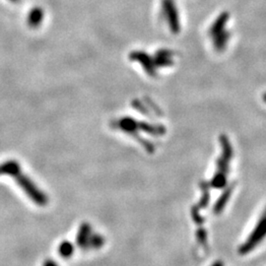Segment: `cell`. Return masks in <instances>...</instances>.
I'll return each instance as SVG.
<instances>
[{"label":"cell","instance_id":"1","mask_svg":"<svg viewBox=\"0 0 266 266\" xmlns=\"http://www.w3.org/2000/svg\"><path fill=\"white\" fill-rule=\"evenodd\" d=\"M163 11L167 17L171 29L177 32L179 29V21L177 14V6L174 0H163Z\"/></svg>","mask_w":266,"mask_h":266},{"label":"cell","instance_id":"2","mask_svg":"<svg viewBox=\"0 0 266 266\" xmlns=\"http://www.w3.org/2000/svg\"><path fill=\"white\" fill-rule=\"evenodd\" d=\"M91 226L87 224V223H84L80 226L79 228V231H78V234L76 236V242H77V245L81 248V249H84V250H88V242L90 236H91Z\"/></svg>","mask_w":266,"mask_h":266},{"label":"cell","instance_id":"3","mask_svg":"<svg viewBox=\"0 0 266 266\" xmlns=\"http://www.w3.org/2000/svg\"><path fill=\"white\" fill-rule=\"evenodd\" d=\"M228 20H229L228 12H223L222 14H220V16L216 19V21L212 24L210 31H209L210 35L213 37V36L221 33L222 31H224Z\"/></svg>","mask_w":266,"mask_h":266},{"label":"cell","instance_id":"4","mask_svg":"<svg viewBox=\"0 0 266 266\" xmlns=\"http://www.w3.org/2000/svg\"><path fill=\"white\" fill-rule=\"evenodd\" d=\"M214 37V45L215 47L218 49V50H222L225 48L226 44L228 43L230 37H231V34L227 31H222L221 33L213 36Z\"/></svg>","mask_w":266,"mask_h":266},{"label":"cell","instance_id":"5","mask_svg":"<svg viewBox=\"0 0 266 266\" xmlns=\"http://www.w3.org/2000/svg\"><path fill=\"white\" fill-rule=\"evenodd\" d=\"M220 142L223 148V158L230 162L233 158V147L230 144V141L226 135L220 136Z\"/></svg>","mask_w":266,"mask_h":266},{"label":"cell","instance_id":"6","mask_svg":"<svg viewBox=\"0 0 266 266\" xmlns=\"http://www.w3.org/2000/svg\"><path fill=\"white\" fill-rule=\"evenodd\" d=\"M59 254L64 257V258H68L70 257L74 252V247L73 245L70 243V242H62L60 245H59Z\"/></svg>","mask_w":266,"mask_h":266},{"label":"cell","instance_id":"7","mask_svg":"<svg viewBox=\"0 0 266 266\" xmlns=\"http://www.w3.org/2000/svg\"><path fill=\"white\" fill-rule=\"evenodd\" d=\"M104 242H105L104 238L99 234L91 235L89 238L88 249H95V250L101 249L103 247Z\"/></svg>","mask_w":266,"mask_h":266},{"label":"cell","instance_id":"8","mask_svg":"<svg viewBox=\"0 0 266 266\" xmlns=\"http://www.w3.org/2000/svg\"><path fill=\"white\" fill-rule=\"evenodd\" d=\"M232 192H233V185H232L231 188L227 189V190L224 192L223 195L219 198L218 202H217L216 205H215V208H214V211H215V212H220L222 209L224 208L225 204L227 203V201H228V199H229V197H230V195L232 194Z\"/></svg>","mask_w":266,"mask_h":266},{"label":"cell","instance_id":"9","mask_svg":"<svg viewBox=\"0 0 266 266\" xmlns=\"http://www.w3.org/2000/svg\"><path fill=\"white\" fill-rule=\"evenodd\" d=\"M211 184L216 188V189H222L225 188L227 184V177H226V174L219 172L215 175V177H213Z\"/></svg>","mask_w":266,"mask_h":266},{"label":"cell","instance_id":"10","mask_svg":"<svg viewBox=\"0 0 266 266\" xmlns=\"http://www.w3.org/2000/svg\"><path fill=\"white\" fill-rule=\"evenodd\" d=\"M43 20V11L41 9H35L31 15V21L34 25H37Z\"/></svg>","mask_w":266,"mask_h":266},{"label":"cell","instance_id":"11","mask_svg":"<svg viewBox=\"0 0 266 266\" xmlns=\"http://www.w3.org/2000/svg\"><path fill=\"white\" fill-rule=\"evenodd\" d=\"M217 165H218V168H219L220 172L226 174V175L229 173V171H230V169H229V162H228L227 160H225L223 157H222L221 159L218 160Z\"/></svg>","mask_w":266,"mask_h":266},{"label":"cell","instance_id":"12","mask_svg":"<svg viewBox=\"0 0 266 266\" xmlns=\"http://www.w3.org/2000/svg\"><path fill=\"white\" fill-rule=\"evenodd\" d=\"M197 240L201 244H204L206 242V233L203 230H200V231L198 230V232H197Z\"/></svg>","mask_w":266,"mask_h":266},{"label":"cell","instance_id":"13","mask_svg":"<svg viewBox=\"0 0 266 266\" xmlns=\"http://www.w3.org/2000/svg\"><path fill=\"white\" fill-rule=\"evenodd\" d=\"M192 214H193V219H194V221L197 222L198 224L202 222V218H201V216H200V214H199L197 208H193V209H192Z\"/></svg>","mask_w":266,"mask_h":266},{"label":"cell","instance_id":"14","mask_svg":"<svg viewBox=\"0 0 266 266\" xmlns=\"http://www.w3.org/2000/svg\"><path fill=\"white\" fill-rule=\"evenodd\" d=\"M44 266H59V264L56 261H54L52 259H46L44 261Z\"/></svg>","mask_w":266,"mask_h":266},{"label":"cell","instance_id":"15","mask_svg":"<svg viewBox=\"0 0 266 266\" xmlns=\"http://www.w3.org/2000/svg\"><path fill=\"white\" fill-rule=\"evenodd\" d=\"M263 101L266 103V93L263 95Z\"/></svg>","mask_w":266,"mask_h":266},{"label":"cell","instance_id":"16","mask_svg":"<svg viewBox=\"0 0 266 266\" xmlns=\"http://www.w3.org/2000/svg\"><path fill=\"white\" fill-rule=\"evenodd\" d=\"M213 266H221V264L220 263H216V264H214Z\"/></svg>","mask_w":266,"mask_h":266}]
</instances>
